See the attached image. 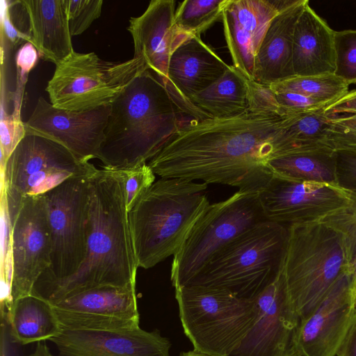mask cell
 <instances>
[{
	"label": "cell",
	"mask_w": 356,
	"mask_h": 356,
	"mask_svg": "<svg viewBox=\"0 0 356 356\" xmlns=\"http://www.w3.org/2000/svg\"><path fill=\"white\" fill-rule=\"evenodd\" d=\"M273 92H293L333 103L348 92V85L334 74L294 76L269 85Z\"/></svg>",
	"instance_id": "cell-28"
},
{
	"label": "cell",
	"mask_w": 356,
	"mask_h": 356,
	"mask_svg": "<svg viewBox=\"0 0 356 356\" xmlns=\"http://www.w3.org/2000/svg\"><path fill=\"white\" fill-rule=\"evenodd\" d=\"M97 169L61 144L25 132L1 170V191L8 202L19 204L23 197L44 195L67 179Z\"/></svg>",
	"instance_id": "cell-10"
},
{
	"label": "cell",
	"mask_w": 356,
	"mask_h": 356,
	"mask_svg": "<svg viewBox=\"0 0 356 356\" xmlns=\"http://www.w3.org/2000/svg\"><path fill=\"white\" fill-rule=\"evenodd\" d=\"M229 67L200 36L190 35L176 48L170 59L172 98L190 118L197 120L211 118L190 99L216 82Z\"/></svg>",
	"instance_id": "cell-18"
},
{
	"label": "cell",
	"mask_w": 356,
	"mask_h": 356,
	"mask_svg": "<svg viewBox=\"0 0 356 356\" xmlns=\"http://www.w3.org/2000/svg\"><path fill=\"white\" fill-rule=\"evenodd\" d=\"M12 225V302L30 295L51 265V238L44 195L23 197Z\"/></svg>",
	"instance_id": "cell-13"
},
{
	"label": "cell",
	"mask_w": 356,
	"mask_h": 356,
	"mask_svg": "<svg viewBox=\"0 0 356 356\" xmlns=\"http://www.w3.org/2000/svg\"><path fill=\"white\" fill-rule=\"evenodd\" d=\"M282 274L291 301L301 320L309 317L334 285L348 275L341 236L318 222L288 226Z\"/></svg>",
	"instance_id": "cell-6"
},
{
	"label": "cell",
	"mask_w": 356,
	"mask_h": 356,
	"mask_svg": "<svg viewBox=\"0 0 356 356\" xmlns=\"http://www.w3.org/2000/svg\"><path fill=\"white\" fill-rule=\"evenodd\" d=\"M348 191V203L327 214L318 222L335 231L341 238L348 261L356 258V192Z\"/></svg>",
	"instance_id": "cell-30"
},
{
	"label": "cell",
	"mask_w": 356,
	"mask_h": 356,
	"mask_svg": "<svg viewBox=\"0 0 356 356\" xmlns=\"http://www.w3.org/2000/svg\"><path fill=\"white\" fill-rule=\"evenodd\" d=\"M274 93L286 115L323 110L332 104L293 92H274Z\"/></svg>",
	"instance_id": "cell-36"
},
{
	"label": "cell",
	"mask_w": 356,
	"mask_h": 356,
	"mask_svg": "<svg viewBox=\"0 0 356 356\" xmlns=\"http://www.w3.org/2000/svg\"><path fill=\"white\" fill-rule=\"evenodd\" d=\"M180 356H211L208 355H205L204 353H200L196 350H192L187 353H183L180 355Z\"/></svg>",
	"instance_id": "cell-43"
},
{
	"label": "cell",
	"mask_w": 356,
	"mask_h": 356,
	"mask_svg": "<svg viewBox=\"0 0 356 356\" xmlns=\"http://www.w3.org/2000/svg\"><path fill=\"white\" fill-rule=\"evenodd\" d=\"M292 116L247 111L227 118L192 119L147 164L161 177L258 193L273 177L269 161L288 154L283 130Z\"/></svg>",
	"instance_id": "cell-1"
},
{
	"label": "cell",
	"mask_w": 356,
	"mask_h": 356,
	"mask_svg": "<svg viewBox=\"0 0 356 356\" xmlns=\"http://www.w3.org/2000/svg\"><path fill=\"white\" fill-rule=\"evenodd\" d=\"M258 195L266 220L287 227L318 222L349 201L348 191L339 185L298 181L274 175Z\"/></svg>",
	"instance_id": "cell-15"
},
{
	"label": "cell",
	"mask_w": 356,
	"mask_h": 356,
	"mask_svg": "<svg viewBox=\"0 0 356 356\" xmlns=\"http://www.w3.org/2000/svg\"><path fill=\"white\" fill-rule=\"evenodd\" d=\"M39 54L36 48L29 42H26L18 49L15 61L22 75L28 74L35 65Z\"/></svg>",
	"instance_id": "cell-39"
},
{
	"label": "cell",
	"mask_w": 356,
	"mask_h": 356,
	"mask_svg": "<svg viewBox=\"0 0 356 356\" xmlns=\"http://www.w3.org/2000/svg\"><path fill=\"white\" fill-rule=\"evenodd\" d=\"M329 117L338 116L342 113L356 114V90L348 91L324 109Z\"/></svg>",
	"instance_id": "cell-38"
},
{
	"label": "cell",
	"mask_w": 356,
	"mask_h": 356,
	"mask_svg": "<svg viewBox=\"0 0 356 356\" xmlns=\"http://www.w3.org/2000/svg\"><path fill=\"white\" fill-rule=\"evenodd\" d=\"M229 0H186L175 10V24L188 35H197L222 20Z\"/></svg>",
	"instance_id": "cell-29"
},
{
	"label": "cell",
	"mask_w": 356,
	"mask_h": 356,
	"mask_svg": "<svg viewBox=\"0 0 356 356\" xmlns=\"http://www.w3.org/2000/svg\"><path fill=\"white\" fill-rule=\"evenodd\" d=\"M92 174L72 177L44 194L51 265L35 284L68 278L82 265L87 253Z\"/></svg>",
	"instance_id": "cell-11"
},
{
	"label": "cell",
	"mask_w": 356,
	"mask_h": 356,
	"mask_svg": "<svg viewBox=\"0 0 356 356\" xmlns=\"http://www.w3.org/2000/svg\"><path fill=\"white\" fill-rule=\"evenodd\" d=\"M348 276L350 281V287L353 293L354 304L356 298V258L350 264Z\"/></svg>",
	"instance_id": "cell-41"
},
{
	"label": "cell",
	"mask_w": 356,
	"mask_h": 356,
	"mask_svg": "<svg viewBox=\"0 0 356 356\" xmlns=\"http://www.w3.org/2000/svg\"><path fill=\"white\" fill-rule=\"evenodd\" d=\"M29 19V41L40 56L56 65L74 51L66 0L20 1Z\"/></svg>",
	"instance_id": "cell-24"
},
{
	"label": "cell",
	"mask_w": 356,
	"mask_h": 356,
	"mask_svg": "<svg viewBox=\"0 0 356 356\" xmlns=\"http://www.w3.org/2000/svg\"><path fill=\"white\" fill-rule=\"evenodd\" d=\"M355 305H356V298H355Z\"/></svg>",
	"instance_id": "cell-44"
},
{
	"label": "cell",
	"mask_w": 356,
	"mask_h": 356,
	"mask_svg": "<svg viewBox=\"0 0 356 356\" xmlns=\"http://www.w3.org/2000/svg\"><path fill=\"white\" fill-rule=\"evenodd\" d=\"M264 220L257 193L238 191L210 204L173 255L172 286H186L224 247Z\"/></svg>",
	"instance_id": "cell-8"
},
{
	"label": "cell",
	"mask_w": 356,
	"mask_h": 356,
	"mask_svg": "<svg viewBox=\"0 0 356 356\" xmlns=\"http://www.w3.org/2000/svg\"><path fill=\"white\" fill-rule=\"evenodd\" d=\"M110 106L97 159L112 170L146 164L193 119H185L189 116L149 70L134 77Z\"/></svg>",
	"instance_id": "cell-3"
},
{
	"label": "cell",
	"mask_w": 356,
	"mask_h": 356,
	"mask_svg": "<svg viewBox=\"0 0 356 356\" xmlns=\"http://www.w3.org/2000/svg\"><path fill=\"white\" fill-rule=\"evenodd\" d=\"M124 179L126 204L129 211L155 181V173L146 163L121 171Z\"/></svg>",
	"instance_id": "cell-34"
},
{
	"label": "cell",
	"mask_w": 356,
	"mask_h": 356,
	"mask_svg": "<svg viewBox=\"0 0 356 356\" xmlns=\"http://www.w3.org/2000/svg\"><path fill=\"white\" fill-rule=\"evenodd\" d=\"M288 236L287 226L264 220L224 247L186 286L226 290L254 300L280 274Z\"/></svg>",
	"instance_id": "cell-5"
},
{
	"label": "cell",
	"mask_w": 356,
	"mask_h": 356,
	"mask_svg": "<svg viewBox=\"0 0 356 356\" xmlns=\"http://www.w3.org/2000/svg\"><path fill=\"white\" fill-rule=\"evenodd\" d=\"M4 316L10 339L14 343L26 345L50 340L63 331L52 305L33 294L14 300Z\"/></svg>",
	"instance_id": "cell-25"
},
{
	"label": "cell",
	"mask_w": 356,
	"mask_h": 356,
	"mask_svg": "<svg viewBox=\"0 0 356 356\" xmlns=\"http://www.w3.org/2000/svg\"><path fill=\"white\" fill-rule=\"evenodd\" d=\"M307 1L298 0L272 19L255 56L253 81L269 86L294 76V30Z\"/></svg>",
	"instance_id": "cell-22"
},
{
	"label": "cell",
	"mask_w": 356,
	"mask_h": 356,
	"mask_svg": "<svg viewBox=\"0 0 356 356\" xmlns=\"http://www.w3.org/2000/svg\"><path fill=\"white\" fill-rule=\"evenodd\" d=\"M175 5L173 0H152L141 15L129 19L127 27L134 41L133 58L142 59L170 95V57L176 48L190 36L179 31L175 24Z\"/></svg>",
	"instance_id": "cell-19"
},
{
	"label": "cell",
	"mask_w": 356,
	"mask_h": 356,
	"mask_svg": "<svg viewBox=\"0 0 356 356\" xmlns=\"http://www.w3.org/2000/svg\"><path fill=\"white\" fill-rule=\"evenodd\" d=\"M248 79L230 65L226 72L190 101L211 118H227L248 111Z\"/></svg>",
	"instance_id": "cell-26"
},
{
	"label": "cell",
	"mask_w": 356,
	"mask_h": 356,
	"mask_svg": "<svg viewBox=\"0 0 356 356\" xmlns=\"http://www.w3.org/2000/svg\"><path fill=\"white\" fill-rule=\"evenodd\" d=\"M148 70L142 59L106 61L95 52L74 51L56 65L46 91L56 108L86 112L109 105L139 72Z\"/></svg>",
	"instance_id": "cell-9"
},
{
	"label": "cell",
	"mask_w": 356,
	"mask_h": 356,
	"mask_svg": "<svg viewBox=\"0 0 356 356\" xmlns=\"http://www.w3.org/2000/svg\"><path fill=\"white\" fill-rule=\"evenodd\" d=\"M102 0H66L70 32L72 36L81 35L102 13Z\"/></svg>",
	"instance_id": "cell-33"
},
{
	"label": "cell",
	"mask_w": 356,
	"mask_h": 356,
	"mask_svg": "<svg viewBox=\"0 0 356 356\" xmlns=\"http://www.w3.org/2000/svg\"><path fill=\"white\" fill-rule=\"evenodd\" d=\"M325 143L336 152L356 151V114L331 118Z\"/></svg>",
	"instance_id": "cell-32"
},
{
	"label": "cell",
	"mask_w": 356,
	"mask_h": 356,
	"mask_svg": "<svg viewBox=\"0 0 356 356\" xmlns=\"http://www.w3.org/2000/svg\"><path fill=\"white\" fill-rule=\"evenodd\" d=\"M207 185L161 177L129 211L138 268H152L178 251L210 205Z\"/></svg>",
	"instance_id": "cell-4"
},
{
	"label": "cell",
	"mask_w": 356,
	"mask_h": 356,
	"mask_svg": "<svg viewBox=\"0 0 356 356\" xmlns=\"http://www.w3.org/2000/svg\"><path fill=\"white\" fill-rule=\"evenodd\" d=\"M298 0H229L222 12L233 65L253 80L254 59L272 19Z\"/></svg>",
	"instance_id": "cell-17"
},
{
	"label": "cell",
	"mask_w": 356,
	"mask_h": 356,
	"mask_svg": "<svg viewBox=\"0 0 356 356\" xmlns=\"http://www.w3.org/2000/svg\"><path fill=\"white\" fill-rule=\"evenodd\" d=\"M248 111L280 116L285 114L269 86L248 79Z\"/></svg>",
	"instance_id": "cell-35"
},
{
	"label": "cell",
	"mask_w": 356,
	"mask_h": 356,
	"mask_svg": "<svg viewBox=\"0 0 356 356\" xmlns=\"http://www.w3.org/2000/svg\"><path fill=\"white\" fill-rule=\"evenodd\" d=\"M52 306L65 330L124 332L140 327L136 285L93 288Z\"/></svg>",
	"instance_id": "cell-14"
},
{
	"label": "cell",
	"mask_w": 356,
	"mask_h": 356,
	"mask_svg": "<svg viewBox=\"0 0 356 356\" xmlns=\"http://www.w3.org/2000/svg\"><path fill=\"white\" fill-rule=\"evenodd\" d=\"M254 323L229 356H301V319L289 298L282 269L273 283L254 300Z\"/></svg>",
	"instance_id": "cell-12"
},
{
	"label": "cell",
	"mask_w": 356,
	"mask_h": 356,
	"mask_svg": "<svg viewBox=\"0 0 356 356\" xmlns=\"http://www.w3.org/2000/svg\"><path fill=\"white\" fill-rule=\"evenodd\" d=\"M58 356H169L170 343L157 330H65L51 339Z\"/></svg>",
	"instance_id": "cell-21"
},
{
	"label": "cell",
	"mask_w": 356,
	"mask_h": 356,
	"mask_svg": "<svg viewBox=\"0 0 356 356\" xmlns=\"http://www.w3.org/2000/svg\"><path fill=\"white\" fill-rule=\"evenodd\" d=\"M179 317L194 350L229 356L240 344L257 317L254 300L218 289L184 286L175 289Z\"/></svg>",
	"instance_id": "cell-7"
},
{
	"label": "cell",
	"mask_w": 356,
	"mask_h": 356,
	"mask_svg": "<svg viewBox=\"0 0 356 356\" xmlns=\"http://www.w3.org/2000/svg\"><path fill=\"white\" fill-rule=\"evenodd\" d=\"M110 111V104L86 112L62 110L40 97L24 123V130L53 140L81 161L89 162L97 159L104 140Z\"/></svg>",
	"instance_id": "cell-16"
},
{
	"label": "cell",
	"mask_w": 356,
	"mask_h": 356,
	"mask_svg": "<svg viewBox=\"0 0 356 356\" xmlns=\"http://www.w3.org/2000/svg\"><path fill=\"white\" fill-rule=\"evenodd\" d=\"M336 161L338 185L356 192V151L336 152Z\"/></svg>",
	"instance_id": "cell-37"
},
{
	"label": "cell",
	"mask_w": 356,
	"mask_h": 356,
	"mask_svg": "<svg viewBox=\"0 0 356 356\" xmlns=\"http://www.w3.org/2000/svg\"><path fill=\"white\" fill-rule=\"evenodd\" d=\"M334 74L348 85L356 83V30L334 31Z\"/></svg>",
	"instance_id": "cell-31"
},
{
	"label": "cell",
	"mask_w": 356,
	"mask_h": 356,
	"mask_svg": "<svg viewBox=\"0 0 356 356\" xmlns=\"http://www.w3.org/2000/svg\"><path fill=\"white\" fill-rule=\"evenodd\" d=\"M24 356H54L50 351L49 347L44 341H40L37 343L34 351Z\"/></svg>",
	"instance_id": "cell-42"
},
{
	"label": "cell",
	"mask_w": 356,
	"mask_h": 356,
	"mask_svg": "<svg viewBox=\"0 0 356 356\" xmlns=\"http://www.w3.org/2000/svg\"><path fill=\"white\" fill-rule=\"evenodd\" d=\"M86 258L63 280L35 284L31 294L51 305L93 288L136 285L137 269L121 171L97 169L90 177Z\"/></svg>",
	"instance_id": "cell-2"
},
{
	"label": "cell",
	"mask_w": 356,
	"mask_h": 356,
	"mask_svg": "<svg viewBox=\"0 0 356 356\" xmlns=\"http://www.w3.org/2000/svg\"><path fill=\"white\" fill-rule=\"evenodd\" d=\"M268 164L283 179L338 185L336 151L331 148L277 157Z\"/></svg>",
	"instance_id": "cell-27"
},
{
	"label": "cell",
	"mask_w": 356,
	"mask_h": 356,
	"mask_svg": "<svg viewBox=\"0 0 356 356\" xmlns=\"http://www.w3.org/2000/svg\"><path fill=\"white\" fill-rule=\"evenodd\" d=\"M334 31L307 1L296 24L292 64L294 76L334 74Z\"/></svg>",
	"instance_id": "cell-23"
},
{
	"label": "cell",
	"mask_w": 356,
	"mask_h": 356,
	"mask_svg": "<svg viewBox=\"0 0 356 356\" xmlns=\"http://www.w3.org/2000/svg\"><path fill=\"white\" fill-rule=\"evenodd\" d=\"M336 356H356V316L339 348Z\"/></svg>",
	"instance_id": "cell-40"
},
{
	"label": "cell",
	"mask_w": 356,
	"mask_h": 356,
	"mask_svg": "<svg viewBox=\"0 0 356 356\" xmlns=\"http://www.w3.org/2000/svg\"><path fill=\"white\" fill-rule=\"evenodd\" d=\"M356 316L348 275L334 285L313 313L301 320V356H336Z\"/></svg>",
	"instance_id": "cell-20"
}]
</instances>
